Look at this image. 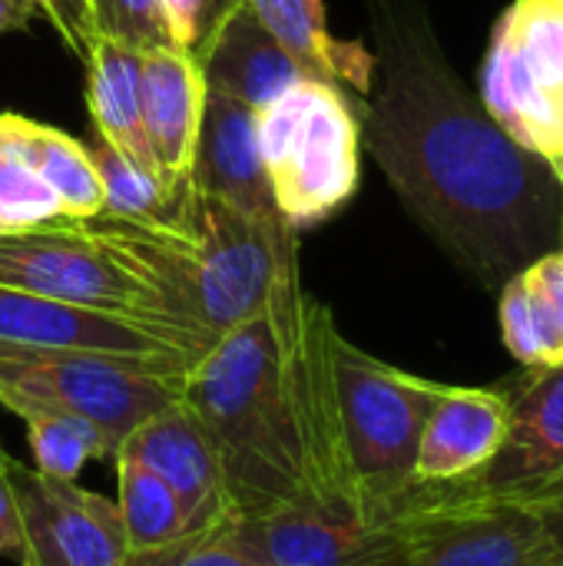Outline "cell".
Masks as SVG:
<instances>
[{
	"mask_svg": "<svg viewBox=\"0 0 563 566\" xmlns=\"http://www.w3.org/2000/svg\"><path fill=\"white\" fill-rule=\"evenodd\" d=\"M0 285L166 325L146 285L116 262V255L90 232L86 222L73 219L30 229H0Z\"/></svg>",
	"mask_w": 563,
	"mask_h": 566,
	"instance_id": "9c48e42d",
	"label": "cell"
},
{
	"mask_svg": "<svg viewBox=\"0 0 563 566\" xmlns=\"http://www.w3.org/2000/svg\"><path fill=\"white\" fill-rule=\"evenodd\" d=\"M116 454L136 458L169 484V491L183 507L186 534H206L236 521L219 458L183 401L136 424L119 441Z\"/></svg>",
	"mask_w": 563,
	"mask_h": 566,
	"instance_id": "5bb4252c",
	"label": "cell"
},
{
	"mask_svg": "<svg viewBox=\"0 0 563 566\" xmlns=\"http://www.w3.org/2000/svg\"><path fill=\"white\" fill-rule=\"evenodd\" d=\"M46 20L60 33L63 46L76 53L80 60L86 56V46L93 40V20L86 10V0H46Z\"/></svg>",
	"mask_w": 563,
	"mask_h": 566,
	"instance_id": "f546056e",
	"label": "cell"
},
{
	"mask_svg": "<svg viewBox=\"0 0 563 566\" xmlns=\"http://www.w3.org/2000/svg\"><path fill=\"white\" fill-rule=\"evenodd\" d=\"M116 464V511L129 541V551H156L186 537V517L163 478L126 454H113Z\"/></svg>",
	"mask_w": 563,
	"mask_h": 566,
	"instance_id": "cb8c5ba5",
	"label": "cell"
},
{
	"mask_svg": "<svg viewBox=\"0 0 563 566\" xmlns=\"http://www.w3.org/2000/svg\"><path fill=\"white\" fill-rule=\"evenodd\" d=\"M299 63L309 76L368 90L372 53L362 43H342L325 20V0H239Z\"/></svg>",
	"mask_w": 563,
	"mask_h": 566,
	"instance_id": "44dd1931",
	"label": "cell"
},
{
	"mask_svg": "<svg viewBox=\"0 0 563 566\" xmlns=\"http://www.w3.org/2000/svg\"><path fill=\"white\" fill-rule=\"evenodd\" d=\"M93 30L136 50L173 46L159 0H86Z\"/></svg>",
	"mask_w": 563,
	"mask_h": 566,
	"instance_id": "83f0119b",
	"label": "cell"
},
{
	"mask_svg": "<svg viewBox=\"0 0 563 566\" xmlns=\"http://www.w3.org/2000/svg\"><path fill=\"white\" fill-rule=\"evenodd\" d=\"M239 544L259 566H402L405 514L372 521L338 504L299 497L265 517L232 521Z\"/></svg>",
	"mask_w": 563,
	"mask_h": 566,
	"instance_id": "30bf717a",
	"label": "cell"
},
{
	"mask_svg": "<svg viewBox=\"0 0 563 566\" xmlns=\"http://www.w3.org/2000/svg\"><path fill=\"white\" fill-rule=\"evenodd\" d=\"M86 99L100 143L113 146L139 166H153L143 129V50L93 33L86 46Z\"/></svg>",
	"mask_w": 563,
	"mask_h": 566,
	"instance_id": "ffe728a7",
	"label": "cell"
},
{
	"mask_svg": "<svg viewBox=\"0 0 563 566\" xmlns=\"http://www.w3.org/2000/svg\"><path fill=\"white\" fill-rule=\"evenodd\" d=\"M123 566H259L236 537L232 521L206 531V534H186L166 547L156 551H129Z\"/></svg>",
	"mask_w": 563,
	"mask_h": 566,
	"instance_id": "4316f807",
	"label": "cell"
},
{
	"mask_svg": "<svg viewBox=\"0 0 563 566\" xmlns=\"http://www.w3.org/2000/svg\"><path fill=\"white\" fill-rule=\"evenodd\" d=\"M23 521L20 566H123L129 541L116 501L80 488L76 481L46 478L27 464L10 468Z\"/></svg>",
	"mask_w": 563,
	"mask_h": 566,
	"instance_id": "7c38bea8",
	"label": "cell"
},
{
	"mask_svg": "<svg viewBox=\"0 0 563 566\" xmlns=\"http://www.w3.org/2000/svg\"><path fill=\"white\" fill-rule=\"evenodd\" d=\"M186 368L183 361L0 345V395H17L90 421L110 454H116L136 424L179 401Z\"/></svg>",
	"mask_w": 563,
	"mask_h": 566,
	"instance_id": "52a82bcc",
	"label": "cell"
},
{
	"mask_svg": "<svg viewBox=\"0 0 563 566\" xmlns=\"http://www.w3.org/2000/svg\"><path fill=\"white\" fill-rule=\"evenodd\" d=\"M10 464H13V458L0 448V471H10Z\"/></svg>",
	"mask_w": 563,
	"mask_h": 566,
	"instance_id": "d6a6232c",
	"label": "cell"
},
{
	"mask_svg": "<svg viewBox=\"0 0 563 566\" xmlns=\"http://www.w3.org/2000/svg\"><path fill=\"white\" fill-rule=\"evenodd\" d=\"M196 63L209 90L252 106L256 113L302 83V63L242 7L236 3L199 46Z\"/></svg>",
	"mask_w": 563,
	"mask_h": 566,
	"instance_id": "e0dca14e",
	"label": "cell"
},
{
	"mask_svg": "<svg viewBox=\"0 0 563 566\" xmlns=\"http://www.w3.org/2000/svg\"><path fill=\"white\" fill-rule=\"evenodd\" d=\"M239 0H159L173 46L186 53H199V46L209 40L216 23L236 7Z\"/></svg>",
	"mask_w": 563,
	"mask_h": 566,
	"instance_id": "f1b7e54d",
	"label": "cell"
},
{
	"mask_svg": "<svg viewBox=\"0 0 563 566\" xmlns=\"http://www.w3.org/2000/svg\"><path fill=\"white\" fill-rule=\"evenodd\" d=\"M90 232L136 275L166 325L209 348L222 332L259 315L279 279L299 269L295 229L279 216H249L183 182L159 222L86 219Z\"/></svg>",
	"mask_w": 563,
	"mask_h": 566,
	"instance_id": "7a4b0ae2",
	"label": "cell"
},
{
	"mask_svg": "<svg viewBox=\"0 0 563 566\" xmlns=\"http://www.w3.org/2000/svg\"><path fill=\"white\" fill-rule=\"evenodd\" d=\"M329 368L358 491L378 521H398L418 491L415 454L445 385L378 361L352 345L338 325L329 335Z\"/></svg>",
	"mask_w": 563,
	"mask_h": 566,
	"instance_id": "277c9868",
	"label": "cell"
},
{
	"mask_svg": "<svg viewBox=\"0 0 563 566\" xmlns=\"http://www.w3.org/2000/svg\"><path fill=\"white\" fill-rule=\"evenodd\" d=\"M501 335L528 371L563 365V249L514 272L501 289Z\"/></svg>",
	"mask_w": 563,
	"mask_h": 566,
	"instance_id": "d6986e66",
	"label": "cell"
},
{
	"mask_svg": "<svg viewBox=\"0 0 563 566\" xmlns=\"http://www.w3.org/2000/svg\"><path fill=\"white\" fill-rule=\"evenodd\" d=\"M362 139L411 219L484 289L561 242L563 182L488 113L445 56L421 0H368Z\"/></svg>",
	"mask_w": 563,
	"mask_h": 566,
	"instance_id": "6da1fadb",
	"label": "cell"
},
{
	"mask_svg": "<svg viewBox=\"0 0 563 566\" xmlns=\"http://www.w3.org/2000/svg\"><path fill=\"white\" fill-rule=\"evenodd\" d=\"M0 345L30 352H90L192 365L206 348L176 328L96 312L0 285Z\"/></svg>",
	"mask_w": 563,
	"mask_h": 566,
	"instance_id": "8fae6325",
	"label": "cell"
},
{
	"mask_svg": "<svg viewBox=\"0 0 563 566\" xmlns=\"http://www.w3.org/2000/svg\"><path fill=\"white\" fill-rule=\"evenodd\" d=\"M481 103L528 153L563 166V0H514L501 13Z\"/></svg>",
	"mask_w": 563,
	"mask_h": 566,
	"instance_id": "ba28073f",
	"label": "cell"
},
{
	"mask_svg": "<svg viewBox=\"0 0 563 566\" xmlns=\"http://www.w3.org/2000/svg\"><path fill=\"white\" fill-rule=\"evenodd\" d=\"M206 80L192 53L179 46L143 50V129L156 172L179 186L189 179L202 123Z\"/></svg>",
	"mask_w": 563,
	"mask_h": 566,
	"instance_id": "ac0fdd59",
	"label": "cell"
},
{
	"mask_svg": "<svg viewBox=\"0 0 563 566\" xmlns=\"http://www.w3.org/2000/svg\"><path fill=\"white\" fill-rule=\"evenodd\" d=\"M402 566H563V484L468 501L418 484Z\"/></svg>",
	"mask_w": 563,
	"mask_h": 566,
	"instance_id": "8992f818",
	"label": "cell"
},
{
	"mask_svg": "<svg viewBox=\"0 0 563 566\" xmlns=\"http://www.w3.org/2000/svg\"><path fill=\"white\" fill-rule=\"evenodd\" d=\"M557 169V176H561V182H563V166H554Z\"/></svg>",
	"mask_w": 563,
	"mask_h": 566,
	"instance_id": "d590c367",
	"label": "cell"
},
{
	"mask_svg": "<svg viewBox=\"0 0 563 566\" xmlns=\"http://www.w3.org/2000/svg\"><path fill=\"white\" fill-rule=\"evenodd\" d=\"M508 418L501 388L445 385L418 441L415 484L445 488L481 474L504 448Z\"/></svg>",
	"mask_w": 563,
	"mask_h": 566,
	"instance_id": "9a60e30c",
	"label": "cell"
},
{
	"mask_svg": "<svg viewBox=\"0 0 563 566\" xmlns=\"http://www.w3.org/2000/svg\"><path fill=\"white\" fill-rule=\"evenodd\" d=\"M100 186H103V219L116 222H159L173 212L179 199V186L166 182L149 166H139L116 153L113 146L100 143L90 149Z\"/></svg>",
	"mask_w": 563,
	"mask_h": 566,
	"instance_id": "d4e9b609",
	"label": "cell"
},
{
	"mask_svg": "<svg viewBox=\"0 0 563 566\" xmlns=\"http://www.w3.org/2000/svg\"><path fill=\"white\" fill-rule=\"evenodd\" d=\"M179 401L209 438L236 521L302 497V448L269 305L222 332L186 371Z\"/></svg>",
	"mask_w": 563,
	"mask_h": 566,
	"instance_id": "3957f363",
	"label": "cell"
},
{
	"mask_svg": "<svg viewBox=\"0 0 563 566\" xmlns=\"http://www.w3.org/2000/svg\"><path fill=\"white\" fill-rule=\"evenodd\" d=\"M508 398V438L498 458L461 484L438 488L451 497H524L563 484V365L534 368L511 388ZM428 488V484H425Z\"/></svg>",
	"mask_w": 563,
	"mask_h": 566,
	"instance_id": "4fadbf2b",
	"label": "cell"
},
{
	"mask_svg": "<svg viewBox=\"0 0 563 566\" xmlns=\"http://www.w3.org/2000/svg\"><path fill=\"white\" fill-rule=\"evenodd\" d=\"M0 408L17 415L27 428V441L33 451V471L56 478V481H76L80 471L90 461L113 458L100 431L66 411L17 398V395H0Z\"/></svg>",
	"mask_w": 563,
	"mask_h": 566,
	"instance_id": "603a6c76",
	"label": "cell"
},
{
	"mask_svg": "<svg viewBox=\"0 0 563 566\" xmlns=\"http://www.w3.org/2000/svg\"><path fill=\"white\" fill-rule=\"evenodd\" d=\"M63 219L33 146V119L0 113V229H30Z\"/></svg>",
	"mask_w": 563,
	"mask_h": 566,
	"instance_id": "7402d4cb",
	"label": "cell"
},
{
	"mask_svg": "<svg viewBox=\"0 0 563 566\" xmlns=\"http://www.w3.org/2000/svg\"><path fill=\"white\" fill-rule=\"evenodd\" d=\"M275 212L295 232L338 212L358 189L362 123L345 86L305 76L256 113Z\"/></svg>",
	"mask_w": 563,
	"mask_h": 566,
	"instance_id": "5b68a950",
	"label": "cell"
},
{
	"mask_svg": "<svg viewBox=\"0 0 563 566\" xmlns=\"http://www.w3.org/2000/svg\"><path fill=\"white\" fill-rule=\"evenodd\" d=\"M186 182L249 216H262V219L279 216L262 169L259 126L252 106L206 86L202 123H199L196 153Z\"/></svg>",
	"mask_w": 563,
	"mask_h": 566,
	"instance_id": "2e32d148",
	"label": "cell"
},
{
	"mask_svg": "<svg viewBox=\"0 0 563 566\" xmlns=\"http://www.w3.org/2000/svg\"><path fill=\"white\" fill-rule=\"evenodd\" d=\"M33 3H37V7H40V13L46 17V0H33Z\"/></svg>",
	"mask_w": 563,
	"mask_h": 566,
	"instance_id": "836d02e7",
	"label": "cell"
},
{
	"mask_svg": "<svg viewBox=\"0 0 563 566\" xmlns=\"http://www.w3.org/2000/svg\"><path fill=\"white\" fill-rule=\"evenodd\" d=\"M33 146L46 186L63 206V219L86 222L103 212V186L93 166V156L83 143L33 119Z\"/></svg>",
	"mask_w": 563,
	"mask_h": 566,
	"instance_id": "484cf974",
	"label": "cell"
},
{
	"mask_svg": "<svg viewBox=\"0 0 563 566\" xmlns=\"http://www.w3.org/2000/svg\"><path fill=\"white\" fill-rule=\"evenodd\" d=\"M37 13H40V7L33 0H0V36L23 30Z\"/></svg>",
	"mask_w": 563,
	"mask_h": 566,
	"instance_id": "1f68e13d",
	"label": "cell"
},
{
	"mask_svg": "<svg viewBox=\"0 0 563 566\" xmlns=\"http://www.w3.org/2000/svg\"><path fill=\"white\" fill-rule=\"evenodd\" d=\"M0 557L13 564L23 560V521H20V504L10 471H0Z\"/></svg>",
	"mask_w": 563,
	"mask_h": 566,
	"instance_id": "4dcf8cb0",
	"label": "cell"
},
{
	"mask_svg": "<svg viewBox=\"0 0 563 566\" xmlns=\"http://www.w3.org/2000/svg\"><path fill=\"white\" fill-rule=\"evenodd\" d=\"M557 249H563V216H561V245Z\"/></svg>",
	"mask_w": 563,
	"mask_h": 566,
	"instance_id": "e575fe53",
	"label": "cell"
}]
</instances>
